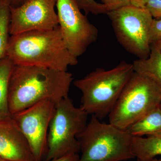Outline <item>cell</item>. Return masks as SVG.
I'll return each mask as SVG.
<instances>
[{
	"instance_id": "cell-13",
	"label": "cell",
	"mask_w": 161,
	"mask_h": 161,
	"mask_svg": "<svg viewBox=\"0 0 161 161\" xmlns=\"http://www.w3.org/2000/svg\"><path fill=\"white\" fill-rule=\"evenodd\" d=\"M132 64L134 72L149 78L161 88V53L156 47L151 45L148 58L136 59Z\"/></svg>"
},
{
	"instance_id": "cell-7",
	"label": "cell",
	"mask_w": 161,
	"mask_h": 161,
	"mask_svg": "<svg viewBox=\"0 0 161 161\" xmlns=\"http://www.w3.org/2000/svg\"><path fill=\"white\" fill-rule=\"evenodd\" d=\"M115 36L127 52L146 59L151 51L150 36L153 18L146 8L129 5L108 12Z\"/></svg>"
},
{
	"instance_id": "cell-8",
	"label": "cell",
	"mask_w": 161,
	"mask_h": 161,
	"mask_svg": "<svg viewBox=\"0 0 161 161\" xmlns=\"http://www.w3.org/2000/svg\"><path fill=\"white\" fill-rule=\"evenodd\" d=\"M59 26L69 51L77 58L96 42L98 28L81 12L75 0H57Z\"/></svg>"
},
{
	"instance_id": "cell-23",
	"label": "cell",
	"mask_w": 161,
	"mask_h": 161,
	"mask_svg": "<svg viewBox=\"0 0 161 161\" xmlns=\"http://www.w3.org/2000/svg\"><path fill=\"white\" fill-rule=\"evenodd\" d=\"M27 0H10L11 6L17 7L22 5Z\"/></svg>"
},
{
	"instance_id": "cell-2",
	"label": "cell",
	"mask_w": 161,
	"mask_h": 161,
	"mask_svg": "<svg viewBox=\"0 0 161 161\" xmlns=\"http://www.w3.org/2000/svg\"><path fill=\"white\" fill-rule=\"evenodd\" d=\"M6 57L15 65L35 66L67 71L78 64V58L67 47L58 26L10 36Z\"/></svg>"
},
{
	"instance_id": "cell-22",
	"label": "cell",
	"mask_w": 161,
	"mask_h": 161,
	"mask_svg": "<svg viewBox=\"0 0 161 161\" xmlns=\"http://www.w3.org/2000/svg\"><path fill=\"white\" fill-rule=\"evenodd\" d=\"M148 1L149 0H130V5L141 8L146 7Z\"/></svg>"
},
{
	"instance_id": "cell-15",
	"label": "cell",
	"mask_w": 161,
	"mask_h": 161,
	"mask_svg": "<svg viewBox=\"0 0 161 161\" xmlns=\"http://www.w3.org/2000/svg\"><path fill=\"white\" fill-rule=\"evenodd\" d=\"M132 152L137 159H148L161 155V135L133 137Z\"/></svg>"
},
{
	"instance_id": "cell-16",
	"label": "cell",
	"mask_w": 161,
	"mask_h": 161,
	"mask_svg": "<svg viewBox=\"0 0 161 161\" xmlns=\"http://www.w3.org/2000/svg\"><path fill=\"white\" fill-rule=\"evenodd\" d=\"M10 0H0V60L6 57L10 35Z\"/></svg>"
},
{
	"instance_id": "cell-14",
	"label": "cell",
	"mask_w": 161,
	"mask_h": 161,
	"mask_svg": "<svg viewBox=\"0 0 161 161\" xmlns=\"http://www.w3.org/2000/svg\"><path fill=\"white\" fill-rule=\"evenodd\" d=\"M14 64L8 57L0 60V119L11 117L8 95L9 81Z\"/></svg>"
},
{
	"instance_id": "cell-1",
	"label": "cell",
	"mask_w": 161,
	"mask_h": 161,
	"mask_svg": "<svg viewBox=\"0 0 161 161\" xmlns=\"http://www.w3.org/2000/svg\"><path fill=\"white\" fill-rule=\"evenodd\" d=\"M71 73L47 68L15 65L9 81L8 102L11 115L44 99L57 104L69 97Z\"/></svg>"
},
{
	"instance_id": "cell-10",
	"label": "cell",
	"mask_w": 161,
	"mask_h": 161,
	"mask_svg": "<svg viewBox=\"0 0 161 161\" xmlns=\"http://www.w3.org/2000/svg\"><path fill=\"white\" fill-rule=\"evenodd\" d=\"M57 0H27L10 7V36L34 30H48L59 26L55 7Z\"/></svg>"
},
{
	"instance_id": "cell-12",
	"label": "cell",
	"mask_w": 161,
	"mask_h": 161,
	"mask_svg": "<svg viewBox=\"0 0 161 161\" xmlns=\"http://www.w3.org/2000/svg\"><path fill=\"white\" fill-rule=\"evenodd\" d=\"M133 137L161 135V109L156 108L126 130Z\"/></svg>"
},
{
	"instance_id": "cell-5",
	"label": "cell",
	"mask_w": 161,
	"mask_h": 161,
	"mask_svg": "<svg viewBox=\"0 0 161 161\" xmlns=\"http://www.w3.org/2000/svg\"><path fill=\"white\" fill-rule=\"evenodd\" d=\"M161 102V88L150 79L134 72L108 115L109 123L126 130Z\"/></svg>"
},
{
	"instance_id": "cell-6",
	"label": "cell",
	"mask_w": 161,
	"mask_h": 161,
	"mask_svg": "<svg viewBox=\"0 0 161 161\" xmlns=\"http://www.w3.org/2000/svg\"><path fill=\"white\" fill-rule=\"evenodd\" d=\"M88 115L80 107L75 106L69 97L56 104L50 124L44 161L78 154L80 145L77 136L86 126Z\"/></svg>"
},
{
	"instance_id": "cell-21",
	"label": "cell",
	"mask_w": 161,
	"mask_h": 161,
	"mask_svg": "<svg viewBox=\"0 0 161 161\" xmlns=\"http://www.w3.org/2000/svg\"><path fill=\"white\" fill-rule=\"evenodd\" d=\"M79 158L78 154H72L53 159L49 161H78Z\"/></svg>"
},
{
	"instance_id": "cell-27",
	"label": "cell",
	"mask_w": 161,
	"mask_h": 161,
	"mask_svg": "<svg viewBox=\"0 0 161 161\" xmlns=\"http://www.w3.org/2000/svg\"><path fill=\"white\" fill-rule=\"evenodd\" d=\"M159 107H160V108L161 109V102L160 104Z\"/></svg>"
},
{
	"instance_id": "cell-24",
	"label": "cell",
	"mask_w": 161,
	"mask_h": 161,
	"mask_svg": "<svg viewBox=\"0 0 161 161\" xmlns=\"http://www.w3.org/2000/svg\"><path fill=\"white\" fill-rule=\"evenodd\" d=\"M152 45L156 47L161 53V39L159 40H158V42H157L156 43H154V44H153Z\"/></svg>"
},
{
	"instance_id": "cell-18",
	"label": "cell",
	"mask_w": 161,
	"mask_h": 161,
	"mask_svg": "<svg viewBox=\"0 0 161 161\" xmlns=\"http://www.w3.org/2000/svg\"><path fill=\"white\" fill-rule=\"evenodd\" d=\"M161 39V19L153 20L150 28V40L151 45Z\"/></svg>"
},
{
	"instance_id": "cell-4",
	"label": "cell",
	"mask_w": 161,
	"mask_h": 161,
	"mask_svg": "<svg viewBox=\"0 0 161 161\" xmlns=\"http://www.w3.org/2000/svg\"><path fill=\"white\" fill-rule=\"evenodd\" d=\"M77 139L81 153L78 161H124L135 158L132 152L133 136L109 123L102 122L94 115H91Z\"/></svg>"
},
{
	"instance_id": "cell-17",
	"label": "cell",
	"mask_w": 161,
	"mask_h": 161,
	"mask_svg": "<svg viewBox=\"0 0 161 161\" xmlns=\"http://www.w3.org/2000/svg\"><path fill=\"white\" fill-rule=\"evenodd\" d=\"M81 10L85 14H92L94 15L107 14L108 10L103 4L95 0H75Z\"/></svg>"
},
{
	"instance_id": "cell-20",
	"label": "cell",
	"mask_w": 161,
	"mask_h": 161,
	"mask_svg": "<svg viewBox=\"0 0 161 161\" xmlns=\"http://www.w3.org/2000/svg\"><path fill=\"white\" fill-rule=\"evenodd\" d=\"M108 12L130 5V0H101Z\"/></svg>"
},
{
	"instance_id": "cell-11",
	"label": "cell",
	"mask_w": 161,
	"mask_h": 161,
	"mask_svg": "<svg viewBox=\"0 0 161 161\" xmlns=\"http://www.w3.org/2000/svg\"><path fill=\"white\" fill-rule=\"evenodd\" d=\"M0 158L34 161L28 142L12 116L0 119Z\"/></svg>"
},
{
	"instance_id": "cell-19",
	"label": "cell",
	"mask_w": 161,
	"mask_h": 161,
	"mask_svg": "<svg viewBox=\"0 0 161 161\" xmlns=\"http://www.w3.org/2000/svg\"><path fill=\"white\" fill-rule=\"evenodd\" d=\"M145 7L153 19H161V0H149Z\"/></svg>"
},
{
	"instance_id": "cell-25",
	"label": "cell",
	"mask_w": 161,
	"mask_h": 161,
	"mask_svg": "<svg viewBox=\"0 0 161 161\" xmlns=\"http://www.w3.org/2000/svg\"><path fill=\"white\" fill-rule=\"evenodd\" d=\"M136 161H161V158H157L156 157H154L145 160L137 159Z\"/></svg>"
},
{
	"instance_id": "cell-3",
	"label": "cell",
	"mask_w": 161,
	"mask_h": 161,
	"mask_svg": "<svg viewBox=\"0 0 161 161\" xmlns=\"http://www.w3.org/2000/svg\"><path fill=\"white\" fill-rule=\"evenodd\" d=\"M134 72L132 64L123 60L111 69L98 68L73 81L81 93L80 108L100 120L108 116Z\"/></svg>"
},
{
	"instance_id": "cell-26",
	"label": "cell",
	"mask_w": 161,
	"mask_h": 161,
	"mask_svg": "<svg viewBox=\"0 0 161 161\" xmlns=\"http://www.w3.org/2000/svg\"><path fill=\"white\" fill-rule=\"evenodd\" d=\"M0 161H15L10 160L6 159L1 158H0Z\"/></svg>"
},
{
	"instance_id": "cell-9",
	"label": "cell",
	"mask_w": 161,
	"mask_h": 161,
	"mask_svg": "<svg viewBox=\"0 0 161 161\" xmlns=\"http://www.w3.org/2000/svg\"><path fill=\"white\" fill-rule=\"evenodd\" d=\"M56 104L44 99L12 117L28 142L34 161L45 159L47 151V135Z\"/></svg>"
}]
</instances>
